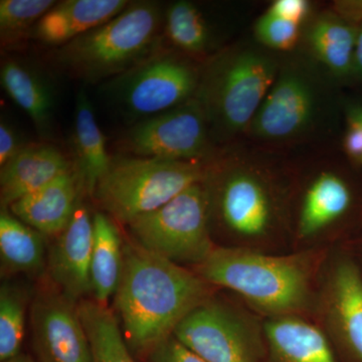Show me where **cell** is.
<instances>
[{"instance_id":"484cf974","label":"cell","mask_w":362,"mask_h":362,"mask_svg":"<svg viewBox=\"0 0 362 362\" xmlns=\"http://www.w3.org/2000/svg\"><path fill=\"white\" fill-rule=\"evenodd\" d=\"M163 28L170 44L187 58L206 57L211 45L209 23L197 4L173 2L164 13Z\"/></svg>"},{"instance_id":"4dcf8cb0","label":"cell","mask_w":362,"mask_h":362,"mask_svg":"<svg viewBox=\"0 0 362 362\" xmlns=\"http://www.w3.org/2000/svg\"><path fill=\"white\" fill-rule=\"evenodd\" d=\"M147 356L149 362H206L181 344L175 337L162 342Z\"/></svg>"},{"instance_id":"d6a6232c","label":"cell","mask_w":362,"mask_h":362,"mask_svg":"<svg viewBox=\"0 0 362 362\" xmlns=\"http://www.w3.org/2000/svg\"><path fill=\"white\" fill-rule=\"evenodd\" d=\"M25 146L13 124L2 117L0 122V168L18 156Z\"/></svg>"},{"instance_id":"4316f807","label":"cell","mask_w":362,"mask_h":362,"mask_svg":"<svg viewBox=\"0 0 362 362\" xmlns=\"http://www.w3.org/2000/svg\"><path fill=\"white\" fill-rule=\"evenodd\" d=\"M56 1L52 0H1L0 40L6 49H13L32 37L33 28Z\"/></svg>"},{"instance_id":"4fadbf2b","label":"cell","mask_w":362,"mask_h":362,"mask_svg":"<svg viewBox=\"0 0 362 362\" xmlns=\"http://www.w3.org/2000/svg\"><path fill=\"white\" fill-rule=\"evenodd\" d=\"M316 306L333 340L349 362H362V275L350 259L335 262Z\"/></svg>"},{"instance_id":"d4e9b609","label":"cell","mask_w":362,"mask_h":362,"mask_svg":"<svg viewBox=\"0 0 362 362\" xmlns=\"http://www.w3.org/2000/svg\"><path fill=\"white\" fill-rule=\"evenodd\" d=\"M78 310L89 338L94 362H136L118 318L108 306L84 299L78 302Z\"/></svg>"},{"instance_id":"5b68a950","label":"cell","mask_w":362,"mask_h":362,"mask_svg":"<svg viewBox=\"0 0 362 362\" xmlns=\"http://www.w3.org/2000/svg\"><path fill=\"white\" fill-rule=\"evenodd\" d=\"M209 166L206 161L115 157L94 195L112 218L128 226L206 180Z\"/></svg>"},{"instance_id":"603a6c76","label":"cell","mask_w":362,"mask_h":362,"mask_svg":"<svg viewBox=\"0 0 362 362\" xmlns=\"http://www.w3.org/2000/svg\"><path fill=\"white\" fill-rule=\"evenodd\" d=\"M73 141L77 158L76 170L85 192L94 194L98 182L110 166L112 157L107 151L106 138L84 90L78 92L76 102Z\"/></svg>"},{"instance_id":"8fae6325","label":"cell","mask_w":362,"mask_h":362,"mask_svg":"<svg viewBox=\"0 0 362 362\" xmlns=\"http://www.w3.org/2000/svg\"><path fill=\"white\" fill-rule=\"evenodd\" d=\"M211 136L206 113L194 97L176 108L135 123L124 143L140 157L206 161Z\"/></svg>"},{"instance_id":"836d02e7","label":"cell","mask_w":362,"mask_h":362,"mask_svg":"<svg viewBox=\"0 0 362 362\" xmlns=\"http://www.w3.org/2000/svg\"><path fill=\"white\" fill-rule=\"evenodd\" d=\"M354 77L362 78V21L358 23L356 52H354Z\"/></svg>"},{"instance_id":"44dd1931","label":"cell","mask_w":362,"mask_h":362,"mask_svg":"<svg viewBox=\"0 0 362 362\" xmlns=\"http://www.w3.org/2000/svg\"><path fill=\"white\" fill-rule=\"evenodd\" d=\"M352 204L351 190L346 181L330 171L316 176L305 192L297 233L300 239H309L341 220Z\"/></svg>"},{"instance_id":"30bf717a","label":"cell","mask_w":362,"mask_h":362,"mask_svg":"<svg viewBox=\"0 0 362 362\" xmlns=\"http://www.w3.org/2000/svg\"><path fill=\"white\" fill-rule=\"evenodd\" d=\"M311 71L298 62L281 63L249 131L264 141L294 139L315 123L320 110L319 87Z\"/></svg>"},{"instance_id":"3957f363","label":"cell","mask_w":362,"mask_h":362,"mask_svg":"<svg viewBox=\"0 0 362 362\" xmlns=\"http://www.w3.org/2000/svg\"><path fill=\"white\" fill-rule=\"evenodd\" d=\"M281 63L265 47L239 45L218 52L202 69L195 98L211 134L246 132L275 82Z\"/></svg>"},{"instance_id":"52a82bcc","label":"cell","mask_w":362,"mask_h":362,"mask_svg":"<svg viewBox=\"0 0 362 362\" xmlns=\"http://www.w3.org/2000/svg\"><path fill=\"white\" fill-rule=\"evenodd\" d=\"M211 218V195L204 180L128 226L136 242L148 251L175 263L199 266L216 247Z\"/></svg>"},{"instance_id":"f1b7e54d","label":"cell","mask_w":362,"mask_h":362,"mask_svg":"<svg viewBox=\"0 0 362 362\" xmlns=\"http://www.w3.org/2000/svg\"><path fill=\"white\" fill-rule=\"evenodd\" d=\"M302 26L282 20L266 11L255 25V37L270 52H290L296 47Z\"/></svg>"},{"instance_id":"e0dca14e","label":"cell","mask_w":362,"mask_h":362,"mask_svg":"<svg viewBox=\"0 0 362 362\" xmlns=\"http://www.w3.org/2000/svg\"><path fill=\"white\" fill-rule=\"evenodd\" d=\"M126 0H65L57 2L33 28L37 42L59 47L108 23L129 6Z\"/></svg>"},{"instance_id":"f546056e","label":"cell","mask_w":362,"mask_h":362,"mask_svg":"<svg viewBox=\"0 0 362 362\" xmlns=\"http://www.w3.org/2000/svg\"><path fill=\"white\" fill-rule=\"evenodd\" d=\"M345 133L343 148L354 162L362 166V102H351L345 107Z\"/></svg>"},{"instance_id":"5bb4252c","label":"cell","mask_w":362,"mask_h":362,"mask_svg":"<svg viewBox=\"0 0 362 362\" xmlns=\"http://www.w3.org/2000/svg\"><path fill=\"white\" fill-rule=\"evenodd\" d=\"M93 230V216L81 199L47 256V270L54 288L77 303L90 293Z\"/></svg>"},{"instance_id":"277c9868","label":"cell","mask_w":362,"mask_h":362,"mask_svg":"<svg viewBox=\"0 0 362 362\" xmlns=\"http://www.w3.org/2000/svg\"><path fill=\"white\" fill-rule=\"evenodd\" d=\"M163 21L158 2H130L108 23L57 47L54 63L86 83L108 82L158 51Z\"/></svg>"},{"instance_id":"2e32d148","label":"cell","mask_w":362,"mask_h":362,"mask_svg":"<svg viewBox=\"0 0 362 362\" xmlns=\"http://www.w3.org/2000/svg\"><path fill=\"white\" fill-rule=\"evenodd\" d=\"M73 168L63 152L49 143H30L0 171L2 209L37 192Z\"/></svg>"},{"instance_id":"9c48e42d","label":"cell","mask_w":362,"mask_h":362,"mask_svg":"<svg viewBox=\"0 0 362 362\" xmlns=\"http://www.w3.org/2000/svg\"><path fill=\"white\" fill-rule=\"evenodd\" d=\"M173 337L206 362H266L264 325L214 297L190 312Z\"/></svg>"},{"instance_id":"cb8c5ba5","label":"cell","mask_w":362,"mask_h":362,"mask_svg":"<svg viewBox=\"0 0 362 362\" xmlns=\"http://www.w3.org/2000/svg\"><path fill=\"white\" fill-rule=\"evenodd\" d=\"M45 235L13 216L0 214V259L2 273L37 275L47 265Z\"/></svg>"},{"instance_id":"ac0fdd59","label":"cell","mask_w":362,"mask_h":362,"mask_svg":"<svg viewBox=\"0 0 362 362\" xmlns=\"http://www.w3.org/2000/svg\"><path fill=\"white\" fill-rule=\"evenodd\" d=\"M264 330L266 362H338L325 332L303 317L269 318Z\"/></svg>"},{"instance_id":"7a4b0ae2","label":"cell","mask_w":362,"mask_h":362,"mask_svg":"<svg viewBox=\"0 0 362 362\" xmlns=\"http://www.w3.org/2000/svg\"><path fill=\"white\" fill-rule=\"evenodd\" d=\"M321 257L315 250L272 256L247 247H216L195 273L213 287L237 293L268 319L303 317L316 307L313 287Z\"/></svg>"},{"instance_id":"83f0119b","label":"cell","mask_w":362,"mask_h":362,"mask_svg":"<svg viewBox=\"0 0 362 362\" xmlns=\"http://www.w3.org/2000/svg\"><path fill=\"white\" fill-rule=\"evenodd\" d=\"M25 293L13 284L0 289V362L21 354L25 333Z\"/></svg>"},{"instance_id":"ffe728a7","label":"cell","mask_w":362,"mask_h":362,"mask_svg":"<svg viewBox=\"0 0 362 362\" xmlns=\"http://www.w3.org/2000/svg\"><path fill=\"white\" fill-rule=\"evenodd\" d=\"M0 83L8 97L32 119L42 138L51 137L54 118V94L44 74L21 59L2 63Z\"/></svg>"},{"instance_id":"e575fe53","label":"cell","mask_w":362,"mask_h":362,"mask_svg":"<svg viewBox=\"0 0 362 362\" xmlns=\"http://www.w3.org/2000/svg\"><path fill=\"white\" fill-rule=\"evenodd\" d=\"M6 362H35V361H33V359L30 358V356H25V354H21L20 356L14 357V358L11 359V361H7Z\"/></svg>"},{"instance_id":"7402d4cb","label":"cell","mask_w":362,"mask_h":362,"mask_svg":"<svg viewBox=\"0 0 362 362\" xmlns=\"http://www.w3.org/2000/svg\"><path fill=\"white\" fill-rule=\"evenodd\" d=\"M93 226L90 293L94 301L107 306L122 276L124 244L113 218L106 214H95Z\"/></svg>"},{"instance_id":"ba28073f","label":"cell","mask_w":362,"mask_h":362,"mask_svg":"<svg viewBox=\"0 0 362 362\" xmlns=\"http://www.w3.org/2000/svg\"><path fill=\"white\" fill-rule=\"evenodd\" d=\"M202 69L182 54L157 51L107 82L106 93L136 123L171 110L197 94Z\"/></svg>"},{"instance_id":"1f68e13d","label":"cell","mask_w":362,"mask_h":362,"mask_svg":"<svg viewBox=\"0 0 362 362\" xmlns=\"http://www.w3.org/2000/svg\"><path fill=\"white\" fill-rule=\"evenodd\" d=\"M311 4L307 0H276L269 7L268 13L302 26L311 18Z\"/></svg>"},{"instance_id":"d6986e66","label":"cell","mask_w":362,"mask_h":362,"mask_svg":"<svg viewBox=\"0 0 362 362\" xmlns=\"http://www.w3.org/2000/svg\"><path fill=\"white\" fill-rule=\"evenodd\" d=\"M358 25L337 11L312 18L305 30L308 51L333 77L345 80L354 77Z\"/></svg>"},{"instance_id":"6da1fadb","label":"cell","mask_w":362,"mask_h":362,"mask_svg":"<svg viewBox=\"0 0 362 362\" xmlns=\"http://www.w3.org/2000/svg\"><path fill=\"white\" fill-rule=\"evenodd\" d=\"M213 297V286L137 242L124 244L114 307L131 351L148 356L173 337L181 321Z\"/></svg>"},{"instance_id":"9a60e30c","label":"cell","mask_w":362,"mask_h":362,"mask_svg":"<svg viewBox=\"0 0 362 362\" xmlns=\"http://www.w3.org/2000/svg\"><path fill=\"white\" fill-rule=\"evenodd\" d=\"M84 192L77 170L71 168L7 209L45 237L57 238L68 226Z\"/></svg>"},{"instance_id":"8992f818","label":"cell","mask_w":362,"mask_h":362,"mask_svg":"<svg viewBox=\"0 0 362 362\" xmlns=\"http://www.w3.org/2000/svg\"><path fill=\"white\" fill-rule=\"evenodd\" d=\"M206 183L221 225L247 242L266 239L277 228L280 201L272 180L255 164L226 161L209 166Z\"/></svg>"},{"instance_id":"7c38bea8","label":"cell","mask_w":362,"mask_h":362,"mask_svg":"<svg viewBox=\"0 0 362 362\" xmlns=\"http://www.w3.org/2000/svg\"><path fill=\"white\" fill-rule=\"evenodd\" d=\"M30 322L33 349L40 362H94L77 302L56 288L37 295Z\"/></svg>"}]
</instances>
